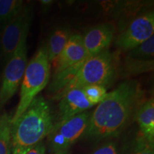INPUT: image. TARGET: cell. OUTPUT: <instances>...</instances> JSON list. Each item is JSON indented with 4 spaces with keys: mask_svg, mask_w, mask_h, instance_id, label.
I'll list each match as a JSON object with an SVG mask.
<instances>
[{
    "mask_svg": "<svg viewBox=\"0 0 154 154\" xmlns=\"http://www.w3.org/2000/svg\"><path fill=\"white\" fill-rule=\"evenodd\" d=\"M92 154H119L118 146L115 142H108L96 150Z\"/></svg>",
    "mask_w": 154,
    "mask_h": 154,
    "instance_id": "20",
    "label": "cell"
},
{
    "mask_svg": "<svg viewBox=\"0 0 154 154\" xmlns=\"http://www.w3.org/2000/svg\"><path fill=\"white\" fill-rule=\"evenodd\" d=\"M116 28L111 23H103L89 29L82 36L88 57L98 54L110 47L114 38Z\"/></svg>",
    "mask_w": 154,
    "mask_h": 154,
    "instance_id": "9",
    "label": "cell"
},
{
    "mask_svg": "<svg viewBox=\"0 0 154 154\" xmlns=\"http://www.w3.org/2000/svg\"><path fill=\"white\" fill-rule=\"evenodd\" d=\"M154 34V13L150 10L138 15L116 37L119 49L129 51L146 42Z\"/></svg>",
    "mask_w": 154,
    "mask_h": 154,
    "instance_id": "8",
    "label": "cell"
},
{
    "mask_svg": "<svg viewBox=\"0 0 154 154\" xmlns=\"http://www.w3.org/2000/svg\"><path fill=\"white\" fill-rule=\"evenodd\" d=\"M50 75L51 63L44 44L26 65L21 82L19 101L14 114L11 116V124L19 118L32 101L48 85Z\"/></svg>",
    "mask_w": 154,
    "mask_h": 154,
    "instance_id": "4",
    "label": "cell"
},
{
    "mask_svg": "<svg viewBox=\"0 0 154 154\" xmlns=\"http://www.w3.org/2000/svg\"><path fill=\"white\" fill-rule=\"evenodd\" d=\"M59 100V121L65 120L84 111H87L93 107V105L86 97L82 88L69 90Z\"/></svg>",
    "mask_w": 154,
    "mask_h": 154,
    "instance_id": "11",
    "label": "cell"
},
{
    "mask_svg": "<svg viewBox=\"0 0 154 154\" xmlns=\"http://www.w3.org/2000/svg\"><path fill=\"white\" fill-rule=\"evenodd\" d=\"M26 154H46V146L42 141L31 149Z\"/></svg>",
    "mask_w": 154,
    "mask_h": 154,
    "instance_id": "21",
    "label": "cell"
},
{
    "mask_svg": "<svg viewBox=\"0 0 154 154\" xmlns=\"http://www.w3.org/2000/svg\"><path fill=\"white\" fill-rule=\"evenodd\" d=\"M88 57L83 43L82 36L72 34L60 54L51 63L54 66V74L76 66Z\"/></svg>",
    "mask_w": 154,
    "mask_h": 154,
    "instance_id": "10",
    "label": "cell"
},
{
    "mask_svg": "<svg viewBox=\"0 0 154 154\" xmlns=\"http://www.w3.org/2000/svg\"><path fill=\"white\" fill-rule=\"evenodd\" d=\"M72 36L69 26H59L50 34L48 42L45 44L47 57L50 63H52L60 54L68 40Z\"/></svg>",
    "mask_w": 154,
    "mask_h": 154,
    "instance_id": "13",
    "label": "cell"
},
{
    "mask_svg": "<svg viewBox=\"0 0 154 154\" xmlns=\"http://www.w3.org/2000/svg\"><path fill=\"white\" fill-rule=\"evenodd\" d=\"M153 59L139 60L126 57L123 64L122 73L125 77L135 76L143 73L151 72L153 70Z\"/></svg>",
    "mask_w": 154,
    "mask_h": 154,
    "instance_id": "14",
    "label": "cell"
},
{
    "mask_svg": "<svg viewBox=\"0 0 154 154\" xmlns=\"http://www.w3.org/2000/svg\"><path fill=\"white\" fill-rule=\"evenodd\" d=\"M126 57L139 60H151L154 57V36L128 51Z\"/></svg>",
    "mask_w": 154,
    "mask_h": 154,
    "instance_id": "18",
    "label": "cell"
},
{
    "mask_svg": "<svg viewBox=\"0 0 154 154\" xmlns=\"http://www.w3.org/2000/svg\"><path fill=\"white\" fill-rule=\"evenodd\" d=\"M32 16L31 9L24 7L18 15L3 24L0 32V56L5 61L10 59L23 36L29 32Z\"/></svg>",
    "mask_w": 154,
    "mask_h": 154,
    "instance_id": "7",
    "label": "cell"
},
{
    "mask_svg": "<svg viewBox=\"0 0 154 154\" xmlns=\"http://www.w3.org/2000/svg\"><path fill=\"white\" fill-rule=\"evenodd\" d=\"M40 2H41V4L44 6V7H49L50 5H52L54 2L51 1V0H42V1Z\"/></svg>",
    "mask_w": 154,
    "mask_h": 154,
    "instance_id": "22",
    "label": "cell"
},
{
    "mask_svg": "<svg viewBox=\"0 0 154 154\" xmlns=\"http://www.w3.org/2000/svg\"><path fill=\"white\" fill-rule=\"evenodd\" d=\"M117 67L116 57L109 49L88 57L74 78L55 94L56 98L59 99L72 88H83L89 85H101L106 88L112 84L116 78Z\"/></svg>",
    "mask_w": 154,
    "mask_h": 154,
    "instance_id": "3",
    "label": "cell"
},
{
    "mask_svg": "<svg viewBox=\"0 0 154 154\" xmlns=\"http://www.w3.org/2000/svg\"><path fill=\"white\" fill-rule=\"evenodd\" d=\"M139 131L154 143V100L151 97L140 104L134 115Z\"/></svg>",
    "mask_w": 154,
    "mask_h": 154,
    "instance_id": "12",
    "label": "cell"
},
{
    "mask_svg": "<svg viewBox=\"0 0 154 154\" xmlns=\"http://www.w3.org/2000/svg\"><path fill=\"white\" fill-rule=\"evenodd\" d=\"M54 126L49 103L42 96H36L11 124V154H26L49 136Z\"/></svg>",
    "mask_w": 154,
    "mask_h": 154,
    "instance_id": "2",
    "label": "cell"
},
{
    "mask_svg": "<svg viewBox=\"0 0 154 154\" xmlns=\"http://www.w3.org/2000/svg\"><path fill=\"white\" fill-rule=\"evenodd\" d=\"M11 116L5 113L0 116V154H11Z\"/></svg>",
    "mask_w": 154,
    "mask_h": 154,
    "instance_id": "15",
    "label": "cell"
},
{
    "mask_svg": "<svg viewBox=\"0 0 154 154\" xmlns=\"http://www.w3.org/2000/svg\"><path fill=\"white\" fill-rule=\"evenodd\" d=\"M91 113L84 111L54 124L49 135L51 148L55 153L67 151L83 134H85Z\"/></svg>",
    "mask_w": 154,
    "mask_h": 154,
    "instance_id": "6",
    "label": "cell"
},
{
    "mask_svg": "<svg viewBox=\"0 0 154 154\" xmlns=\"http://www.w3.org/2000/svg\"><path fill=\"white\" fill-rule=\"evenodd\" d=\"M28 32L23 36L18 47L7 61L4 69L0 87V109L17 93L22 82L27 65L26 38Z\"/></svg>",
    "mask_w": 154,
    "mask_h": 154,
    "instance_id": "5",
    "label": "cell"
},
{
    "mask_svg": "<svg viewBox=\"0 0 154 154\" xmlns=\"http://www.w3.org/2000/svg\"><path fill=\"white\" fill-rule=\"evenodd\" d=\"M67 151H60V152H57L54 153V154H66Z\"/></svg>",
    "mask_w": 154,
    "mask_h": 154,
    "instance_id": "23",
    "label": "cell"
},
{
    "mask_svg": "<svg viewBox=\"0 0 154 154\" xmlns=\"http://www.w3.org/2000/svg\"><path fill=\"white\" fill-rule=\"evenodd\" d=\"M22 0H0V24L11 20L24 9Z\"/></svg>",
    "mask_w": 154,
    "mask_h": 154,
    "instance_id": "16",
    "label": "cell"
},
{
    "mask_svg": "<svg viewBox=\"0 0 154 154\" xmlns=\"http://www.w3.org/2000/svg\"><path fill=\"white\" fill-rule=\"evenodd\" d=\"M143 100V92L137 81L121 83L108 93L91 113L85 134L93 138L116 136L134 117Z\"/></svg>",
    "mask_w": 154,
    "mask_h": 154,
    "instance_id": "1",
    "label": "cell"
},
{
    "mask_svg": "<svg viewBox=\"0 0 154 154\" xmlns=\"http://www.w3.org/2000/svg\"><path fill=\"white\" fill-rule=\"evenodd\" d=\"M127 154H154V143L138 131L131 143Z\"/></svg>",
    "mask_w": 154,
    "mask_h": 154,
    "instance_id": "17",
    "label": "cell"
},
{
    "mask_svg": "<svg viewBox=\"0 0 154 154\" xmlns=\"http://www.w3.org/2000/svg\"><path fill=\"white\" fill-rule=\"evenodd\" d=\"M88 101L92 105H98L107 96V88L101 85H89L82 88Z\"/></svg>",
    "mask_w": 154,
    "mask_h": 154,
    "instance_id": "19",
    "label": "cell"
}]
</instances>
